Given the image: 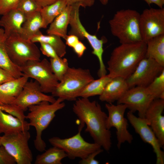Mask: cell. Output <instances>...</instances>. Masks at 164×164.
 Masks as SVG:
<instances>
[{
  "label": "cell",
  "mask_w": 164,
  "mask_h": 164,
  "mask_svg": "<svg viewBox=\"0 0 164 164\" xmlns=\"http://www.w3.org/2000/svg\"><path fill=\"white\" fill-rule=\"evenodd\" d=\"M164 100L158 98L151 102L146 112L145 118L147 120L162 148L164 145Z\"/></svg>",
  "instance_id": "17"
},
{
  "label": "cell",
  "mask_w": 164,
  "mask_h": 164,
  "mask_svg": "<svg viewBox=\"0 0 164 164\" xmlns=\"http://www.w3.org/2000/svg\"><path fill=\"white\" fill-rule=\"evenodd\" d=\"M19 0H0V15H3L15 9Z\"/></svg>",
  "instance_id": "34"
},
{
  "label": "cell",
  "mask_w": 164,
  "mask_h": 164,
  "mask_svg": "<svg viewBox=\"0 0 164 164\" xmlns=\"http://www.w3.org/2000/svg\"><path fill=\"white\" fill-rule=\"evenodd\" d=\"M101 148L89 154L86 158L81 159L79 162L80 164H98L99 162L95 159V157L102 152L103 150Z\"/></svg>",
  "instance_id": "37"
},
{
  "label": "cell",
  "mask_w": 164,
  "mask_h": 164,
  "mask_svg": "<svg viewBox=\"0 0 164 164\" xmlns=\"http://www.w3.org/2000/svg\"></svg>",
  "instance_id": "46"
},
{
  "label": "cell",
  "mask_w": 164,
  "mask_h": 164,
  "mask_svg": "<svg viewBox=\"0 0 164 164\" xmlns=\"http://www.w3.org/2000/svg\"><path fill=\"white\" fill-rule=\"evenodd\" d=\"M64 101L62 98H58L53 103L43 101L28 108L29 112L26 115V118L29 119L30 126L35 128L36 135L34 145L38 151L45 150L46 145L41 137L42 132L55 117L56 112L65 107Z\"/></svg>",
  "instance_id": "3"
},
{
  "label": "cell",
  "mask_w": 164,
  "mask_h": 164,
  "mask_svg": "<svg viewBox=\"0 0 164 164\" xmlns=\"http://www.w3.org/2000/svg\"><path fill=\"white\" fill-rule=\"evenodd\" d=\"M145 2L147 4L150 5L152 4H154L157 5L159 8H162L164 5V0H142Z\"/></svg>",
  "instance_id": "43"
},
{
  "label": "cell",
  "mask_w": 164,
  "mask_h": 164,
  "mask_svg": "<svg viewBox=\"0 0 164 164\" xmlns=\"http://www.w3.org/2000/svg\"><path fill=\"white\" fill-rule=\"evenodd\" d=\"M147 87L155 99L164 100V70Z\"/></svg>",
  "instance_id": "31"
},
{
  "label": "cell",
  "mask_w": 164,
  "mask_h": 164,
  "mask_svg": "<svg viewBox=\"0 0 164 164\" xmlns=\"http://www.w3.org/2000/svg\"><path fill=\"white\" fill-rule=\"evenodd\" d=\"M71 6L69 22L71 28L69 35H75L79 40L87 39L92 49V54L97 57L99 61V68L97 73L100 75H104L107 72L103 59V46L106 40L100 39L96 35L90 34L86 30L80 19L79 9L81 5L79 4H75Z\"/></svg>",
  "instance_id": "6"
},
{
  "label": "cell",
  "mask_w": 164,
  "mask_h": 164,
  "mask_svg": "<svg viewBox=\"0 0 164 164\" xmlns=\"http://www.w3.org/2000/svg\"><path fill=\"white\" fill-rule=\"evenodd\" d=\"M140 14L135 10L123 9L117 11L109 20L111 33L121 44L143 41L140 27Z\"/></svg>",
  "instance_id": "4"
},
{
  "label": "cell",
  "mask_w": 164,
  "mask_h": 164,
  "mask_svg": "<svg viewBox=\"0 0 164 164\" xmlns=\"http://www.w3.org/2000/svg\"><path fill=\"white\" fill-rule=\"evenodd\" d=\"M37 156L35 164H61L62 160L67 157L63 150L55 146H53Z\"/></svg>",
  "instance_id": "28"
},
{
  "label": "cell",
  "mask_w": 164,
  "mask_h": 164,
  "mask_svg": "<svg viewBox=\"0 0 164 164\" xmlns=\"http://www.w3.org/2000/svg\"><path fill=\"white\" fill-rule=\"evenodd\" d=\"M71 6L67 5L50 24L46 31L47 34L54 35L65 39L70 19Z\"/></svg>",
  "instance_id": "22"
},
{
  "label": "cell",
  "mask_w": 164,
  "mask_h": 164,
  "mask_svg": "<svg viewBox=\"0 0 164 164\" xmlns=\"http://www.w3.org/2000/svg\"><path fill=\"white\" fill-rule=\"evenodd\" d=\"M67 6L65 0H58L41 8L40 12L42 20V28H46Z\"/></svg>",
  "instance_id": "26"
},
{
  "label": "cell",
  "mask_w": 164,
  "mask_h": 164,
  "mask_svg": "<svg viewBox=\"0 0 164 164\" xmlns=\"http://www.w3.org/2000/svg\"><path fill=\"white\" fill-rule=\"evenodd\" d=\"M65 39L66 44L71 48H73L80 40L77 36L73 35H67Z\"/></svg>",
  "instance_id": "41"
},
{
  "label": "cell",
  "mask_w": 164,
  "mask_h": 164,
  "mask_svg": "<svg viewBox=\"0 0 164 164\" xmlns=\"http://www.w3.org/2000/svg\"><path fill=\"white\" fill-rule=\"evenodd\" d=\"M6 38L3 29L0 28V67L8 71L15 78H18L24 74L20 67L13 63L9 56L5 46Z\"/></svg>",
  "instance_id": "23"
},
{
  "label": "cell",
  "mask_w": 164,
  "mask_h": 164,
  "mask_svg": "<svg viewBox=\"0 0 164 164\" xmlns=\"http://www.w3.org/2000/svg\"><path fill=\"white\" fill-rule=\"evenodd\" d=\"M26 19V15L16 9L2 15L0 19V26L3 28L6 38L14 34L20 35Z\"/></svg>",
  "instance_id": "19"
},
{
  "label": "cell",
  "mask_w": 164,
  "mask_h": 164,
  "mask_svg": "<svg viewBox=\"0 0 164 164\" xmlns=\"http://www.w3.org/2000/svg\"><path fill=\"white\" fill-rule=\"evenodd\" d=\"M72 110L80 123L86 125L85 131L89 133L94 142L109 151L111 146V134L106 127L108 115L100 105L96 101L82 97L75 101Z\"/></svg>",
  "instance_id": "1"
},
{
  "label": "cell",
  "mask_w": 164,
  "mask_h": 164,
  "mask_svg": "<svg viewBox=\"0 0 164 164\" xmlns=\"http://www.w3.org/2000/svg\"><path fill=\"white\" fill-rule=\"evenodd\" d=\"M164 70V67L154 60L145 57L126 80L129 88L135 86L147 87Z\"/></svg>",
  "instance_id": "12"
},
{
  "label": "cell",
  "mask_w": 164,
  "mask_h": 164,
  "mask_svg": "<svg viewBox=\"0 0 164 164\" xmlns=\"http://www.w3.org/2000/svg\"><path fill=\"white\" fill-rule=\"evenodd\" d=\"M140 27L143 41L164 34V8L145 9L140 14Z\"/></svg>",
  "instance_id": "13"
},
{
  "label": "cell",
  "mask_w": 164,
  "mask_h": 164,
  "mask_svg": "<svg viewBox=\"0 0 164 164\" xmlns=\"http://www.w3.org/2000/svg\"><path fill=\"white\" fill-rule=\"evenodd\" d=\"M29 78L24 75L0 85V105L12 104L20 94Z\"/></svg>",
  "instance_id": "20"
},
{
  "label": "cell",
  "mask_w": 164,
  "mask_h": 164,
  "mask_svg": "<svg viewBox=\"0 0 164 164\" xmlns=\"http://www.w3.org/2000/svg\"><path fill=\"white\" fill-rule=\"evenodd\" d=\"M32 42L44 43L51 46L60 57H63L66 53V44L60 37L54 35H44L41 32L32 37L30 39Z\"/></svg>",
  "instance_id": "27"
},
{
  "label": "cell",
  "mask_w": 164,
  "mask_h": 164,
  "mask_svg": "<svg viewBox=\"0 0 164 164\" xmlns=\"http://www.w3.org/2000/svg\"><path fill=\"white\" fill-rule=\"evenodd\" d=\"M94 79L89 69L69 67L52 95L64 101H75L86 86Z\"/></svg>",
  "instance_id": "5"
},
{
  "label": "cell",
  "mask_w": 164,
  "mask_h": 164,
  "mask_svg": "<svg viewBox=\"0 0 164 164\" xmlns=\"http://www.w3.org/2000/svg\"><path fill=\"white\" fill-rule=\"evenodd\" d=\"M105 107L108 113L106 127L109 130L112 127L115 128L118 148L119 149L121 145L125 142L131 143L133 137L128 130V121L124 116L125 112L127 109L126 105L121 104L115 105L112 103H107Z\"/></svg>",
  "instance_id": "11"
},
{
  "label": "cell",
  "mask_w": 164,
  "mask_h": 164,
  "mask_svg": "<svg viewBox=\"0 0 164 164\" xmlns=\"http://www.w3.org/2000/svg\"><path fill=\"white\" fill-rule=\"evenodd\" d=\"M41 8L51 4L58 0H34Z\"/></svg>",
  "instance_id": "42"
},
{
  "label": "cell",
  "mask_w": 164,
  "mask_h": 164,
  "mask_svg": "<svg viewBox=\"0 0 164 164\" xmlns=\"http://www.w3.org/2000/svg\"><path fill=\"white\" fill-rule=\"evenodd\" d=\"M5 46L12 62L20 67L30 61L40 60L38 47L30 39H24L20 34H12L6 38Z\"/></svg>",
  "instance_id": "7"
},
{
  "label": "cell",
  "mask_w": 164,
  "mask_h": 164,
  "mask_svg": "<svg viewBox=\"0 0 164 164\" xmlns=\"http://www.w3.org/2000/svg\"><path fill=\"white\" fill-rule=\"evenodd\" d=\"M146 47V43L142 41L122 43L115 47L107 63L108 75L112 78L119 77L127 79L145 57Z\"/></svg>",
  "instance_id": "2"
},
{
  "label": "cell",
  "mask_w": 164,
  "mask_h": 164,
  "mask_svg": "<svg viewBox=\"0 0 164 164\" xmlns=\"http://www.w3.org/2000/svg\"><path fill=\"white\" fill-rule=\"evenodd\" d=\"M49 61L52 70L59 82L69 67L68 60L66 58H50Z\"/></svg>",
  "instance_id": "30"
},
{
  "label": "cell",
  "mask_w": 164,
  "mask_h": 164,
  "mask_svg": "<svg viewBox=\"0 0 164 164\" xmlns=\"http://www.w3.org/2000/svg\"><path fill=\"white\" fill-rule=\"evenodd\" d=\"M41 28H42V20L40 11H38L26 15L20 35L24 39L30 40L41 32Z\"/></svg>",
  "instance_id": "24"
},
{
  "label": "cell",
  "mask_w": 164,
  "mask_h": 164,
  "mask_svg": "<svg viewBox=\"0 0 164 164\" xmlns=\"http://www.w3.org/2000/svg\"><path fill=\"white\" fill-rule=\"evenodd\" d=\"M72 48L74 52L79 57H81L83 56L87 49L85 46L80 40Z\"/></svg>",
  "instance_id": "40"
},
{
  "label": "cell",
  "mask_w": 164,
  "mask_h": 164,
  "mask_svg": "<svg viewBox=\"0 0 164 164\" xmlns=\"http://www.w3.org/2000/svg\"><path fill=\"white\" fill-rule=\"evenodd\" d=\"M101 3L104 5H106L108 3L109 0H99Z\"/></svg>",
  "instance_id": "44"
},
{
  "label": "cell",
  "mask_w": 164,
  "mask_h": 164,
  "mask_svg": "<svg viewBox=\"0 0 164 164\" xmlns=\"http://www.w3.org/2000/svg\"><path fill=\"white\" fill-rule=\"evenodd\" d=\"M40 50L44 55L50 58L59 59L60 58L57 55L54 49L46 43H40Z\"/></svg>",
  "instance_id": "35"
},
{
  "label": "cell",
  "mask_w": 164,
  "mask_h": 164,
  "mask_svg": "<svg viewBox=\"0 0 164 164\" xmlns=\"http://www.w3.org/2000/svg\"><path fill=\"white\" fill-rule=\"evenodd\" d=\"M15 78L8 71L0 67V85Z\"/></svg>",
  "instance_id": "39"
},
{
  "label": "cell",
  "mask_w": 164,
  "mask_h": 164,
  "mask_svg": "<svg viewBox=\"0 0 164 164\" xmlns=\"http://www.w3.org/2000/svg\"><path fill=\"white\" fill-rule=\"evenodd\" d=\"M56 100L52 95H47L43 92L36 81L31 80L25 83L20 93L12 104L24 112L31 106L43 101L53 103Z\"/></svg>",
  "instance_id": "15"
},
{
  "label": "cell",
  "mask_w": 164,
  "mask_h": 164,
  "mask_svg": "<svg viewBox=\"0 0 164 164\" xmlns=\"http://www.w3.org/2000/svg\"><path fill=\"white\" fill-rule=\"evenodd\" d=\"M108 74L94 80L85 87L80 93L79 97L87 98L95 95H100L102 93L107 84L112 79Z\"/></svg>",
  "instance_id": "29"
},
{
  "label": "cell",
  "mask_w": 164,
  "mask_h": 164,
  "mask_svg": "<svg viewBox=\"0 0 164 164\" xmlns=\"http://www.w3.org/2000/svg\"><path fill=\"white\" fill-rule=\"evenodd\" d=\"M1 145V142H0V146Z\"/></svg>",
  "instance_id": "45"
},
{
  "label": "cell",
  "mask_w": 164,
  "mask_h": 164,
  "mask_svg": "<svg viewBox=\"0 0 164 164\" xmlns=\"http://www.w3.org/2000/svg\"><path fill=\"white\" fill-rule=\"evenodd\" d=\"M127 118L135 132L144 142L150 145L156 156V164L164 163V152L161 149L159 141L154 133L145 118L135 116L134 113L129 111Z\"/></svg>",
  "instance_id": "16"
},
{
  "label": "cell",
  "mask_w": 164,
  "mask_h": 164,
  "mask_svg": "<svg viewBox=\"0 0 164 164\" xmlns=\"http://www.w3.org/2000/svg\"><path fill=\"white\" fill-rule=\"evenodd\" d=\"M30 125L25 120L22 121L12 115L4 112L0 108V134H11L29 131Z\"/></svg>",
  "instance_id": "21"
},
{
  "label": "cell",
  "mask_w": 164,
  "mask_h": 164,
  "mask_svg": "<svg viewBox=\"0 0 164 164\" xmlns=\"http://www.w3.org/2000/svg\"><path fill=\"white\" fill-rule=\"evenodd\" d=\"M67 5H70L76 3L79 4L81 6L86 8L92 6L95 0H65Z\"/></svg>",
  "instance_id": "38"
},
{
  "label": "cell",
  "mask_w": 164,
  "mask_h": 164,
  "mask_svg": "<svg viewBox=\"0 0 164 164\" xmlns=\"http://www.w3.org/2000/svg\"><path fill=\"white\" fill-rule=\"evenodd\" d=\"M155 99L147 87L135 86L129 88L117 102L126 105L133 113L137 111L138 117L144 118L147 108Z\"/></svg>",
  "instance_id": "14"
},
{
  "label": "cell",
  "mask_w": 164,
  "mask_h": 164,
  "mask_svg": "<svg viewBox=\"0 0 164 164\" xmlns=\"http://www.w3.org/2000/svg\"><path fill=\"white\" fill-rule=\"evenodd\" d=\"M31 137L28 131L4 134L0 137L1 145L14 158L17 164H31L33 155L28 142Z\"/></svg>",
  "instance_id": "9"
},
{
  "label": "cell",
  "mask_w": 164,
  "mask_h": 164,
  "mask_svg": "<svg viewBox=\"0 0 164 164\" xmlns=\"http://www.w3.org/2000/svg\"><path fill=\"white\" fill-rule=\"evenodd\" d=\"M84 126V124L80 123L78 133L71 137L61 138L53 137L49 139V142L53 146L63 150L67 157L70 159H84L101 147L96 143H89L84 139L81 135V132Z\"/></svg>",
  "instance_id": "8"
},
{
  "label": "cell",
  "mask_w": 164,
  "mask_h": 164,
  "mask_svg": "<svg viewBox=\"0 0 164 164\" xmlns=\"http://www.w3.org/2000/svg\"><path fill=\"white\" fill-rule=\"evenodd\" d=\"M129 89L126 79L119 77H115L107 84L99 99L102 102L112 103L118 101Z\"/></svg>",
  "instance_id": "18"
},
{
  "label": "cell",
  "mask_w": 164,
  "mask_h": 164,
  "mask_svg": "<svg viewBox=\"0 0 164 164\" xmlns=\"http://www.w3.org/2000/svg\"><path fill=\"white\" fill-rule=\"evenodd\" d=\"M146 43L145 57L152 59L164 67V34L150 39Z\"/></svg>",
  "instance_id": "25"
},
{
  "label": "cell",
  "mask_w": 164,
  "mask_h": 164,
  "mask_svg": "<svg viewBox=\"0 0 164 164\" xmlns=\"http://www.w3.org/2000/svg\"><path fill=\"white\" fill-rule=\"evenodd\" d=\"M20 68L24 75L39 83L44 93H52L59 83L52 70L50 61L46 58L28 61Z\"/></svg>",
  "instance_id": "10"
},
{
  "label": "cell",
  "mask_w": 164,
  "mask_h": 164,
  "mask_svg": "<svg viewBox=\"0 0 164 164\" xmlns=\"http://www.w3.org/2000/svg\"><path fill=\"white\" fill-rule=\"evenodd\" d=\"M0 109L4 111L11 114L19 119L25 121L26 115L24 112L21 111L13 104L0 105Z\"/></svg>",
  "instance_id": "33"
},
{
  "label": "cell",
  "mask_w": 164,
  "mask_h": 164,
  "mask_svg": "<svg viewBox=\"0 0 164 164\" xmlns=\"http://www.w3.org/2000/svg\"><path fill=\"white\" fill-rule=\"evenodd\" d=\"M41 8L34 0H19L15 9L27 15L40 11Z\"/></svg>",
  "instance_id": "32"
},
{
  "label": "cell",
  "mask_w": 164,
  "mask_h": 164,
  "mask_svg": "<svg viewBox=\"0 0 164 164\" xmlns=\"http://www.w3.org/2000/svg\"><path fill=\"white\" fill-rule=\"evenodd\" d=\"M14 158L2 145L0 146V164H15Z\"/></svg>",
  "instance_id": "36"
}]
</instances>
